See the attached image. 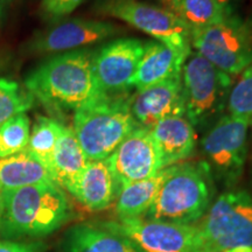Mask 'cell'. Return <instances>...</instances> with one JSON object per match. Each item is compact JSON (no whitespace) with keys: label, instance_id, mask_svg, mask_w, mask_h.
I'll return each instance as SVG.
<instances>
[{"label":"cell","instance_id":"6da1fadb","mask_svg":"<svg viewBox=\"0 0 252 252\" xmlns=\"http://www.w3.org/2000/svg\"><path fill=\"white\" fill-rule=\"evenodd\" d=\"M94 53L78 49L50 58L25 78L26 90L55 112L76 111L100 96L93 70Z\"/></svg>","mask_w":252,"mask_h":252},{"label":"cell","instance_id":"7a4b0ae2","mask_svg":"<svg viewBox=\"0 0 252 252\" xmlns=\"http://www.w3.org/2000/svg\"><path fill=\"white\" fill-rule=\"evenodd\" d=\"M71 219V204L54 182L4 190L0 234L5 237H43Z\"/></svg>","mask_w":252,"mask_h":252},{"label":"cell","instance_id":"3957f363","mask_svg":"<svg viewBox=\"0 0 252 252\" xmlns=\"http://www.w3.org/2000/svg\"><path fill=\"white\" fill-rule=\"evenodd\" d=\"M214 176L206 161L180 162L166 168V178L145 219L195 224L213 203Z\"/></svg>","mask_w":252,"mask_h":252},{"label":"cell","instance_id":"277c9868","mask_svg":"<svg viewBox=\"0 0 252 252\" xmlns=\"http://www.w3.org/2000/svg\"><path fill=\"white\" fill-rule=\"evenodd\" d=\"M128 94L100 96L75 111L74 130L89 161L106 160L137 127Z\"/></svg>","mask_w":252,"mask_h":252},{"label":"cell","instance_id":"5b68a950","mask_svg":"<svg viewBox=\"0 0 252 252\" xmlns=\"http://www.w3.org/2000/svg\"><path fill=\"white\" fill-rule=\"evenodd\" d=\"M193 252L252 247V196L243 189L220 194L196 224Z\"/></svg>","mask_w":252,"mask_h":252},{"label":"cell","instance_id":"8992f818","mask_svg":"<svg viewBox=\"0 0 252 252\" xmlns=\"http://www.w3.org/2000/svg\"><path fill=\"white\" fill-rule=\"evenodd\" d=\"M185 117L194 127L215 124L226 109L232 77L197 52H190L182 68Z\"/></svg>","mask_w":252,"mask_h":252},{"label":"cell","instance_id":"52a82bcc","mask_svg":"<svg viewBox=\"0 0 252 252\" xmlns=\"http://www.w3.org/2000/svg\"><path fill=\"white\" fill-rule=\"evenodd\" d=\"M190 45L220 70L237 76L252 63V24L232 14L222 23L191 32Z\"/></svg>","mask_w":252,"mask_h":252},{"label":"cell","instance_id":"ba28073f","mask_svg":"<svg viewBox=\"0 0 252 252\" xmlns=\"http://www.w3.org/2000/svg\"><path fill=\"white\" fill-rule=\"evenodd\" d=\"M249 126L239 118L222 116L201 141V149L213 176L229 188L234 187L243 174Z\"/></svg>","mask_w":252,"mask_h":252},{"label":"cell","instance_id":"9c48e42d","mask_svg":"<svg viewBox=\"0 0 252 252\" xmlns=\"http://www.w3.org/2000/svg\"><path fill=\"white\" fill-rule=\"evenodd\" d=\"M103 13L130 24L159 42L175 49L190 52V31L172 11L135 0H106Z\"/></svg>","mask_w":252,"mask_h":252},{"label":"cell","instance_id":"30bf717a","mask_svg":"<svg viewBox=\"0 0 252 252\" xmlns=\"http://www.w3.org/2000/svg\"><path fill=\"white\" fill-rule=\"evenodd\" d=\"M145 43L133 37H121L94 53L93 70L99 93L105 96L127 94L144 53Z\"/></svg>","mask_w":252,"mask_h":252},{"label":"cell","instance_id":"8fae6325","mask_svg":"<svg viewBox=\"0 0 252 252\" xmlns=\"http://www.w3.org/2000/svg\"><path fill=\"white\" fill-rule=\"evenodd\" d=\"M108 224L131 239L144 252H193L196 224H178L165 220L128 219L106 220Z\"/></svg>","mask_w":252,"mask_h":252},{"label":"cell","instance_id":"7c38bea8","mask_svg":"<svg viewBox=\"0 0 252 252\" xmlns=\"http://www.w3.org/2000/svg\"><path fill=\"white\" fill-rule=\"evenodd\" d=\"M117 194L125 186L145 180L161 171L152 132L135 127L106 159Z\"/></svg>","mask_w":252,"mask_h":252},{"label":"cell","instance_id":"4fadbf2b","mask_svg":"<svg viewBox=\"0 0 252 252\" xmlns=\"http://www.w3.org/2000/svg\"><path fill=\"white\" fill-rule=\"evenodd\" d=\"M118 32L115 25L106 21L70 19L34 35L25 50L30 54L72 52L108 40Z\"/></svg>","mask_w":252,"mask_h":252},{"label":"cell","instance_id":"5bb4252c","mask_svg":"<svg viewBox=\"0 0 252 252\" xmlns=\"http://www.w3.org/2000/svg\"><path fill=\"white\" fill-rule=\"evenodd\" d=\"M130 108L137 127L149 130L165 118L185 116V93L181 74L137 91L132 94Z\"/></svg>","mask_w":252,"mask_h":252},{"label":"cell","instance_id":"9a60e30c","mask_svg":"<svg viewBox=\"0 0 252 252\" xmlns=\"http://www.w3.org/2000/svg\"><path fill=\"white\" fill-rule=\"evenodd\" d=\"M65 252H144L108 222H84L71 226L63 239Z\"/></svg>","mask_w":252,"mask_h":252},{"label":"cell","instance_id":"2e32d148","mask_svg":"<svg viewBox=\"0 0 252 252\" xmlns=\"http://www.w3.org/2000/svg\"><path fill=\"white\" fill-rule=\"evenodd\" d=\"M151 132L162 169L188 159L196 146L195 127L185 116L162 119Z\"/></svg>","mask_w":252,"mask_h":252},{"label":"cell","instance_id":"e0dca14e","mask_svg":"<svg viewBox=\"0 0 252 252\" xmlns=\"http://www.w3.org/2000/svg\"><path fill=\"white\" fill-rule=\"evenodd\" d=\"M190 52L175 49L159 41L145 43L144 53L133 77V88L140 91L181 74Z\"/></svg>","mask_w":252,"mask_h":252},{"label":"cell","instance_id":"ac0fdd59","mask_svg":"<svg viewBox=\"0 0 252 252\" xmlns=\"http://www.w3.org/2000/svg\"><path fill=\"white\" fill-rule=\"evenodd\" d=\"M68 191L90 212L108 209L115 202L117 189L106 160L88 161Z\"/></svg>","mask_w":252,"mask_h":252},{"label":"cell","instance_id":"d6986e66","mask_svg":"<svg viewBox=\"0 0 252 252\" xmlns=\"http://www.w3.org/2000/svg\"><path fill=\"white\" fill-rule=\"evenodd\" d=\"M88 161L74 130L63 124L50 166L53 182L68 191Z\"/></svg>","mask_w":252,"mask_h":252},{"label":"cell","instance_id":"ffe728a7","mask_svg":"<svg viewBox=\"0 0 252 252\" xmlns=\"http://www.w3.org/2000/svg\"><path fill=\"white\" fill-rule=\"evenodd\" d=\"M50 182L53 179L47 167L30 151L0 158V187L2 190Z\"/></svg>","mask_w":252,"mask_h":252},{"label":"cell","instance_id":"44dd1931","mask_svg":"<svg viewBox=\"0 0 252 252\" xmlns=\"http://www.w3.org/2000/svg\"><path fill=\"white\" fill-rule=\"evenodd\" d=\"M166 178V168L145 180L125 186L116 196V215L118 220L144 217L156 200Z\"/></svg>","mask_w":252,"mask_h":252},{"label":"cell","instance_id":"7402d4cb","mask_svg":"<svg viewBox=\"0 0 252 252\" xmlns=\"http://www.w3.org/2000/svg\"><path fill=\"white\" fill-rule=\"evenodd\" d=\"M169 11L194 32L222 23L229 13L217 0H168Z\"/></svg>","mask_w":252,"mask_h":252},{"label":"cell","instance_id":"603a6c76","mask_svg":"<svg viewBox=\"0 0 252 252\" xmlns=\"http://www.w3.org/2000/svg\"><path fill=\"white\" fill-rule=\"evenodd\" d=\"M62 125L61 122L54 118L39 116L31 131L26 150L40 160L47 167L49 173Z\"/></svg>","mask_w":252,"mask_h":252},{"label":"cell","instance_id":"cb8c5ba5","mask_svg":"<svg viewBox=\"0 0 252 252\" xmlns=\"http://www.w3.org/2000/svg\"><path fill=\"white\" fill-rule=\"evenodd\" d=\"M31 121L26 113L14 116L0 125V158L13 156L27 149Z\"/></svg>","mask_w":252,"mask_h":252},{"label":"cell","instance_id":"d4e9b609","mask_svg":"<svg viewBox=\"0 0 252 252\" xmlns=\"http://www.w3.org/2000/svg\"><path fill=\"white\" fill-rule=\"evenodd\" d=\"M34 97L15 81L0 77V125L20 113H26L34 105Z\"/></svg>","mask_w":252,"mask_h":252},{"label":"cell","instance_id":"484cf974","mask_svg":"<svg viewBox=\"0 0 252 252\" xmlns=\"http://www.w3.org/2000/svg\"><path fill=\"white\" fill-rule=\"evenodd\" d=\"M228 115L252 125V63L232 84L226 103Z\"/></svg>","mask_w":252,"mask_h":252},{"label":"cell","instance_id":"4316f807","mask_svg":"<svg viewBox=\"0 0 252 252\" xmlns=\"http://www.w3.org/2000/svg\"><path fill=\"white\" fill-rule=\"evenodd\" d=\"M83 0H42V11L47 18L60 19L75 11Z\"/></svg>","mask_w":252,"mask_h":252},{"label":"cell","instance_id":"83f0119b","mask_svg":"<svg viewBox=\"0 0 252 252\" xmlns=\"http://www.w3.org/2000/svg\"><path fill=\"white\" fill-rule=\"evenodd\" d=\"M42 243H23V242L0 241V252H45Z\"/></svg>","mask_w":252,"mask_h":252},{"label":"cell","instance_id":"f1b7e54d","mask_svg":"<svg viewBox=\"0 0 252 252\" xmlns=\"http://www.w3.org/2000/svg\"><path fill=\"white\" fill-rule=\"evenodd\" d=\"M217 1H219L229 13H234L235 6L237 4L238 0H217Z\"/></svg>","mask_w":252,"mask_h":252},{"label":"cell","instance_id":"f546056e","mask_svg":"<svg viewBox=\"0 0 252 252\" xmlns=\"http://www.w3.org/2000/svg\"><path fill=\"white\" fill-rule=\"evenodd\" d=\"M14 0H0V18H2Z\"/></svg>","mask_w":252,"mask_h":252},{"label":"cell","instance_id":"4dcf8cb0","mask_svg":"<svg viewBox=\"0 0 252 252\" xmlns=\"http://www.w3.org/2000/svg\"><path fill=\"white\" fill-rule=\"evenodd\" d=\"M8 64V59L7 56H6L4 53L0 52V71H2L4 69H6Z\"/></svg>","mask_w":252,"mask_h":252},{"label":"cell","instance_id":"1f68e13d","mask_svg":"<svg viewBox=\"0 0 252 252\" xmlns=\"http://www.w3.org/2000/svg\"><path fill=\"white\" fill-rule=\"evenodd\" d=\"M2 213H4V190L0 187V226H1Z\"/></svg>","mask_w":252,"mask_h":252},{"label":"cell","instance_id":"d6a6232c","mask_svg":"<svg viewBox=\"0 0 252 252\" xmlns=\"http://www.w3.org/2000/svg\"><path fill=\"white\" fill-rule=\"evenodd\" d=\"M219 252H252V247L236 248V249H230V250H223Z\"/></svg>","mask_w":252,"mask_h":252},{"label":"cell","instance_id":"836d02e7","mask_svg":"<svg viewBox=\"0 0 252 252\" xmlns=\"http://www.w3.org/2000/svg\"><path fill=\"white\" fill-rule=\"evenodd\" d=\"M162 1H168V0H162Z\"/></svg>","mask_w":252,"mask_h":252}]
</instances>
